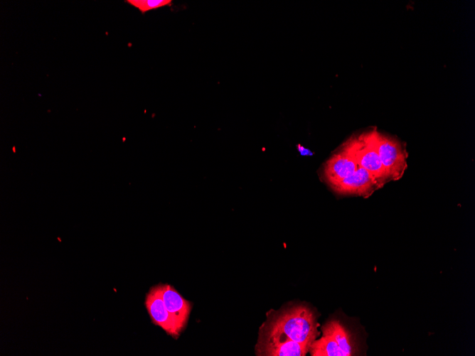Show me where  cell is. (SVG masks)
Segmentation results:
<instances>
[{
	"instance_id": "obj_7",
	"label": "cell",
	"mask_w": 475,
	"mask_h": 356,
	"mask_svg": "<svg viewBox=\"0 0 475 356\" xmlns=\"http://www.w3.org/2000/svg\"><path fill=\"white\" fill-rule=\"evenodd\" d=\"M383 185L365 168L359 166L351 176L331 186L339 195H353L368 198Z\"/></svg>"
},
{
	"instance_id": "obj_3",
	"label": "cell",
	"mask_w": 475,
	"mask_h": 356,
	"mask_svg": "<svg viewBox=\"0 0 475 356\" xmlns=\"http://www.w3.org/2000/svg\"><path fill=\"white\" fill-rule=\"evenodd\" d=\"M376 131V128H373L351 138L346 143L359 166L367 170L383 186L389 180L379 157L375 139Z\"/></svg>"
},
{
	"instance_id": "obj_2",
	"label": "cell",
	"mask_w": 475,
	"mask_h": 356,
	"mask_svg": "<svg viewBox=\"0 0 475 356\" xmlns=\"http://www.w3.org/2000/svg\"><path fill=\"white\" fill-rule=\"evenodd\" d=\"M322 336L311 345L312 356H351L358 354V344L351 331L340 320H331L321 327Z\"/></svg>"
},
{
	"instance_id": "obj_6",
	"label": "cell",
	"mask_w": 475,
	"mask_h": 356,
	"mask_svg": "<svg viewBox=\"0 0 475 356\" xmlns=\"http://www.w3.org/2000/svg\"><path fill=\"white\" fill-rule=\"evenodd\" d=\"M145 306L154 324L174 338L179 336L183 330L166 308L159 284L150 288L146 296Z\"/></svg>"
},
{
	"instance_id": "obj_5",
	"label": "cell",
	"mask_w": 475,
	"mask_h": 356,
	"mask_svg": "<svg viewBox=\"0 0 475 356\" xmlns=\"http://www.w3.org/2000/svg\"><path fill=\"white\" fill-rule=\"evenodd\" d=\"M358 167L352 151L345 143L325 163L323 178L331 187L352 175Z\"/></svg>"
},
{
	"instance_id": "obj_9",
	"label": "cell",
	"mask_w": 475,
	"mask_h": 356,
	"mask_svg": "<svg viewBox=\"0 0 475 356\" xmlns=\"http://www.w3.org/2000/svg\"><path fill=\"white\" fill-rule=\"evenodd\" d=\"M309 347L292 340H259L256 345L257 355L304 356Z\"/></svg>"
},
{
	"instance_id": "obj_8",
	"label": "cell",
	"mask_w": 475,
	"mask_h": 356,
	"mask_svg": "<svg viewBox=\"0 0 475 356\" xmlns=\"http://www.w3.org/2000/svg\"><path fill=\"white\" fill-rule=\"evenodd\" d=\"M159 286L166 308L183 330L191 311V303L184 299L172 286L159 284Z\"/></svg>"
},
{
	"instance_id": "obj_10",
	"label": "cell",
	"mask_w": 475,
	"mask_h": 356,
	"mask_svg": "<svg viewBox=\"0 0 475 356\" xmlns=\"http://www.w3.org/2000/svg\"><path fill=\"white\" fill-rule=\"evenodd\" d=\"M126 3L137 8L142 14L159 8L171 6V0H127Z\"/></svg>"
},
{
	"instance_id": "obj_11",
	"label": "cell",
	"mask_w": 475,
	"mask_h": 356,
	"mask_svg": "<svg viewBox=\"0 0 475 356\" xmlns=\"http://www.w3.org/2000/svg\"><path fill=\"white\" fill-rule=\"evenodd\" d=\"M297 149L300 154L302 156H311L313 154L309 149H305L300 144L297 146Z\"/></svg>"
},
{
	"instance_id": "obj_1",
	"label": "cell",
	"mask_w": 475,
	"mask_h": 356,
	"mask_svg": "<svg viewBox=\"0 0 475 356\" xmlns=\"http://www.w3.org/2000/svg\"><path fill=\"white\" fill-rule=\"evenodd\" d=\"M316 313L305 305L267 313L259 340H292L309 347L319 335Z\"/></svg>"
},
{
	"instance_id": "obj_4",
	"label": "cell",
	"mask_w": 475,
	"mask_h": 356,
	"mask_svg": "<svg viewBox=\"0 0 475 356\" xmlns=\"http://www.w3.org/2000/svg\"><path fill=\"white\" fill-rule=\"evenodd\" d=\"M375 139L379 157L389 181L399 180L407 167L408 153L405 144L396 137L382 134L378 130Z\"/></svg>"
}]
</instances>
